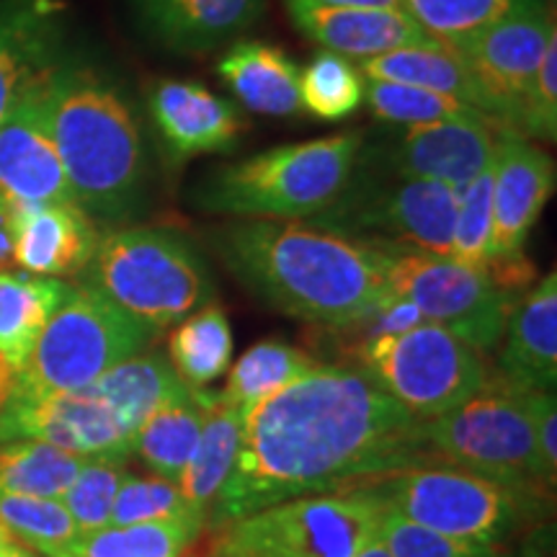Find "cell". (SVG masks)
Returning a JSON list of instances; mask_svg holds the SVG:
<instances>
[{
  "mask_svg": "<svg viewBox=\"0 0 557 557\" xmlns=\"http://www.w3.org/2000/svg\"><path fill=\"white\" fill-rule=\"evenodd\" d=\"M429 447L442 465L478 472L545 508L553 493L534 442L529 398L487 380L462 406L426 423Z\"/></svg>",
  "mask_w": 557,
  "mask_h": 557,
  "instance_id": "52a82bcc",
  "label": "cell"
},
{
  "mask_svg": "<svg viewBox=\"0 0 557 557\" xmlns=\"http://www.w3.org/2000/svg\"><path fill=\"white\" fill-rule=\"evenodd\" d=\"M498 380L521 393H555L557 382V274L549 271L521 297L506 325Z\"/></svg>",
  "mask_w": 557,
  "mask_h": 557,
  "instance_id": "7402d4cb",
  "label": "cell"
},
{
  "mask_svg": "<svg viewBox=\"0 0 557 557\" xmlns=\"http://www.w3.org/2000/svg\"><path fill=\"white\" fill-rule=\"evenodd\" d=\"M382 504L416 524L498 547L542 508L511 487L455 465H421L372 485Z\"/></svg>",
  "mask_w": 557,
  "mask_h": 557,
  "instance_id": "8fae6325",
  "label": "cell"
},
{
  "mask_svg": "<svg viewBox=\"0 0 557 557\" xmlns=\"http://www.w3.org/2000/svg\"><path fill=\"white\" fill-rule=\"evenodd\" d=\"M496 122H438L423 127H400L387 145L364 143L374 163L403 178H429L462 191L493 160Z\"/></svg>",
  "mask_w": 557,
  "mask_h": 557,
  "instance_id": "ac0fdd59",
  "label": "cell"
},
{
  "mask_svg": "<svg viewBox=\"0 0 557 557\" xmlns=\"http://www.w3.org/2000/svg\"><path fill=\"white\" fill-rule=\"evenodd\" d=\"M364 103L374 111L377 120L395 124V127H423V124L438 122H496L451 96L406 86V83L369 81Z\"/></svg>",
  "mask_w": 557,
  "mask_h": 557,
  "instance_id": "e575fe53",
  "label": "cell"
},
{
  "mask_svg": "<svg viewBox=\"0 0 557 557\" xmlns=\"http://www.w3.org/2000/svg\"><path fill=\"white\" fill-rule=\"evenodd\" d=\"M315 364L318 359H312L310 354L287 344V341H259V344L250 346L235 361L227 374V385L220 395L230 406L246 413L253 403L269 398L276 389L292 385V382L302 377L305 372H310Z\"/></svg>",
  "mask_w": 557,
  "mask_h": 557,
  "instance_id": "1f68e13d",
  "label": "cell"
},
{
  "mask_svg": "<svg viewBox=\"0 0 557 557\" xmlns=\"http://www.w3.org/2000/svg\"><path fill=\"white\" fill-rule=\"evenodd\" d=\"M361 148V132L271 148L205 173L189 201L199 212L235 220H310L346 189Z\"/></svg>",
  "mask_w": 557,
  "mask_h": 557,
  "instance_id": "277c9868",
  "label": "cell"
},
{
  "mask_svg": "<svg viewBox=\"0 0 557 557\" xmlns=\"http://www.w3.org/2000/svg\"><path fill=\"white\" fill-rule=\"evenodd\" d=\"M58 0L0 3V120L37 75L58 65Z\"/></svg>",
  "mask_w": 557,
  "mask_h": 557,
  "instance_id": "cb8c5ba5",
  "label": "cell"
},
{
  "mask_svg": "<svg viewBox=\"0 0 557 557\" xmlns=\"http://www.w3.org/2000/svg\"><path fill=\"white\" fill-rule=\"evenodd\" d=\"M0 557H37V553L26 545H21V542L13 540L11 534H5V537L0 540Z\"/></svg>",
  "mask_w": 557,
  "mask_h": 557,
  "instance_id": "7dc6e473",
  "label": "cell"
},
{
  "mask_svg": "<svg viewBox=\"0 0 557 557\" xmlns=\"http://www.w3.org/2000/svg\"><path fill=\"white\" fill-rule=\"evenodd\" d=\"M9 267H13L11 209L0 205V271H9Z\"/></svg>",
  "mask_w": 557,
  "mask_h": 557,
  "instance_id": "f6af8a7d",
  "label": "cell"
},
{
  "mask_svg": "<svg viewBox=\"0 0 557 557\" xmlns=\"http://www.w3.org/2000/svg\"><path fill=\"white\" fill-rule=\"evenodd\" d=\"M209 246L248 292L302 323L361 329L393 297L389 253L284 220H233Z\"/></svg>",
  "mask_w": 557,
  "mask_h": 557,
  "instance_id": "7a4b0ae2",
  "label": "cell"
},
{
  "mask_svg": "<svg viewBox=\"0 0 557 557\" xmlns=\"http://www.w3.org/2000/svg\"><path fill=\"white\" fill-rule=\"evenodd\" d=\"M284 5L305 37L341 58L364 62L406 47H438L403 9H357L320 0H284Z\"/></svg>",
  "mask_w": 557,
  "mask_h": 557,
  "instance_id": "d6986e66",
  "label": "cell"
},
{
  "mask_svg": "<svg viewBox=\"0 0 557 557\" xmlns=\"http://www.w3.org/2000/svg\"><path fill=\"white\" fill-rule=\"evenodd\" d=\"M367 78L348 58L320 50L312 54L299 78L302 109L320 122H341L357 114L364 103Z\"/></svg>",
  "mask_w": 557,
  "mask_h": 557,
  "instance_id": "d590c367",
  "label": "cell"
},
{
  "mask_svg": "<svg viewBox=\"0 0 557 557\" xmlns=\"http://www.w3.org/2000/svg\"><path fill=\"white\" fill-rule=\"evenodd\" d=\"M421 465H438L426 423L359 367L318 361L243 413L238 457L207 527L220 532L282 500L372 487Z\"/></svg>",
  "mask_w": 557,
  "mask_h": 557,
  "instance_id": "6da1fadb",
  "label": "cell"
},
{
  "mask_svg": "<svg viewBox=\"0 0 557 557\" xmlns=\"http://www.w3.org/2000/svg\"><path fill=\"white\" fill-rule=\"evenodd\" d=\"M45 442L86 459L129 462L135 436L94 387L41 398H11L0 408V444Z\"/></svg>",
  "mask_w": 557,
  "mask_h": 557,
  "instance_id": "5bb4252c",
  "label": "cell"
},
{
  "mask_svg": "<svg viewBox=\"0 0 557 557\" xmlns=\"http://www.w3.org/2000/svg\"><path fill=\"white\" fill-rule=\"evenodd\" d=\"M148 114L171 165L233 152L248 129L240 107L191 81L163 78L148 88Z\"/></svg>",
  "mask_w": 557,
  "mask_h": 557,
  "instance_id": "e0dca14e",
  "label": "cell"
},
{
  "mask_svg": "<svg viewBox=\"0 0 557 557\" xmlns=\"http://www.w3.org/2000/svg\"><path fill=\"white\" fill-rule=\"evenodd\" d=\"M380 542L393 557H506L498 547L478 545L434 532L385 506L380 524Z\"/></svg>",
  "mask_w": 557,
  "mask_h": 557,
  "instance_id": "60d3db41",
  "label": "cell"
},
{
  "mask_svg": "<svg viewBox=\"0 0 557 557\" xmlns=\"http://www.w3.org/2000/svg\"><path fill=\"white\" fill-rule=\"evenodd\" d=\"M218 75L243 109L263 116H295L302 111V67L278 45L261 39L235 41L218 62Z\"/></svg>",
  "mask_w": 557,
  "mask_h": 557,
  "instance_id": "d4e9b609",
  "label": "cell"
},
{
  "mask_svg": "<svg viewBox=\"0 0 557 557\" xmlns=\"http://www.w3.org/2000/svg\"><path fill=\"white\" fill-rule=\"evenodd\" d=\"M0 527L41 557H60L81 532L62 500L0 493Z\"/></svg>",
  "mask_w": 557,
  "mask_h": 557,
  "instance_id": "8d00e7d4",
  "label": "cell"
},
{
  "mask_svg": "<svg viewBox=\"0 0 557 557\" xmlns=\"http://www.w3.org/2000/svg\"><path fill=\"white\" fill-rule=\"evenodd\" d=\"M13 267L32 276H78L99 246V230L78 205L11 209Z\"/></svg>",
  "mask_w": 557,
  "mask_h": 557,
  "instance_id": "ffe728a7",
  "label": "cell"
},
{
  "mask_svg": "<svg viewBox=\"0 0 557 557\" xmlns=\"http://www.w3.org/2000/svg\"><path fill=\"white\" fill-rule=\"evenodd\" d=\"M521 137L555 143L557 137V34L547 41V50L529 90Z\"/></svg>",
  "mask_w": 557,
  "mask_h": 557,
  "instance_id": "b9f144b4",
  "label": "cell"
},
{
  "mask_svg": "<svg viewBox=\"0 0 557 557\" xmlns=\"http://www.w3.org/2000/svg\"><path fill=\"white\" fill-rule=\"evenodd\" d=\"M493 235V160L459 191L451 253L465 267L485 269L491 261Z\"/></svg>",
  "mask_w": 557,
  "mask_h": 557,
  "instance_id": "74e56055",
  "label": "cell"
},
{
  "mask_svg": "<svg viewBox=\"0 0 557 557\" xmlns=\"http://www.w3.org/2000/svg\"><path fill=\"white\" fill-rule=\"evenodd\" d=\"M47 107L75 205L111 225L135 220L148 199V152L124 88L88 62H58Z\"/></svg>",
  "mask_w": 557,
  "mask_h": 557,
  "instance_id": "3957f363",
  "label": "cell"
},
{
  "mask_svg": "<svg viewBox=\"0 0 557 557\" xmlns=\"http://www.w3.org/2000/svg\"><path fill=\"white\" fill-rule=\"evenodd\" d=\"M459 189L442 181L403 178L361 148L357 171L329 209L308 225L380 253L449 256Z\"/></svg>",
  "mask_w": 557,
  "mask_h": 557,
  "instance_id": "8992f818",
  "label": "cell"
},
{
  "mask_svg": "<svg viewBox=\"0 0 557 557\" xmlns=\"http://www.w3.org/2000/svg\"><path fill=\"white\" fill-rule=\"evenodd\" d=\"M359 70L367 81H389L426 88L434 94L451 96V99L485 114V99L480 94L478 81L472 78L468 65L444 45L406 47V50L380 54V58L361 62Z\"/></svg>",
  "mask_w": 557,
  "mask_h": 557,
  "instance_id": "83f0119b",
  "label": "cell"
},
{
  "mask_svg": "<svg viewBox=\"0 0 557 557\" xmlns=\"http://www.w3.org/2000/svg\"><path fill=\"white\" fill-rule=\"evenodd\" d=\"M184 385L173 372L171 361L160 351H139L120 361L94 382L96 393L122 418L132 436L148 421L152 410Z\"/></svg>",
  "mask_w": 557,
  "mask_h": 557,
  "instance_id": "f1b7e54d",
  "label": "cell"
},
{
  "mask_svg": "<svg viewBox=\"0 0 557 557\" xmlns=\"http://www.w3.org/2000/svg\"><path fill=\"white\" fill-rule=\"evenodd\" d=\"M197 395L201 410H205V421H201L197 449H194L184 475L178 478V491L186 498V504L207 521L209 508H212L222 485L227 483L235 457H238L243 413L212 389H197Z\"/></svg>",
  "mask_w": 557,
  "mask_h": 557,
  "instance_id": "484cf974",
  "label": "cell"
},
{
  "mask_svg": "<svg viewBox=\"0 0 557 557\" xmlns=\"http://www.w3.org/2000/svg\"><path fill=\"white\" fill-rule=\"evenodd\" d=\"M545 0H400V9L438 45H465L508 16L532 11Z\"/></svg>",
  "mask_w": 557,
  "mask_h": 557,
  "instance_id": "d6a6232c",
  "label": "cell"
},
{
  "mask_svg": "<svg viewBox=\"0 0 557 557\" xmlns=\"http://www.w3.org/2000/svg\"><path fill=\"white\" fill-rule=\"evenodd\" d=\"M382 513L374 487L289 498L220 529L212 557H354L380 537Z\"/></svg>",
  "mask_w": 557,
  "mask_h": 557,
  "instance_id": "ba28073f",
  "label": "cell"
},
{
  "mask_svg": "<svg viewBox=\"0 0 557 557\" xmlns=\"http://www.w3.org/2000/svg\"><path fill=\"white\" fill-rule=\"evenodd\" d=\"M233 348V329L225 310L209 302L171 331L169 361L186 387L205 389L227 372Z\"/></svg>",
  "mask_w": 557,
  "mask_h": 557,
  "instance_id": "f546056e",
  "label": "cell"
},
{
  "mask_svg": "<svg viewBox=\"0 0 557 557\" xmlns=\"http://www.w3.org/2000/svg\"><path fill=\"white\" fill-rule=\"evenodd\" d=\"M34 78L0 120V205H75L52 137L47 78Z\"/></svg>",
  "mask_w": 557,
  "mask_h": 557,
  "instance_id": "9a60e30c",
  "label": "cell"
},
{
  "mask_svg": "<svg viewBox=\"0 0 557 557\" xmlns=\"http://www.w3.org/2000/svg\"><path fill=\"white\" fill-rule=\"evenodd\" d=\"M387 287L421 312L426 323L449 331L475 348L493 351L504 338L508 318L521 302L506 292L487 269L465 267L449 256H389Z\"/></svg>",
  "mask_w": 557,
  "mask_h": 557,
  "instance_id": "7c38bea8",
  "label": "cell"
},
{
  "mask_svg": "<svg viewBox=\"0 0 557 557\" xmlns=\"http://www.w3.org/2000/svg\"><path fill=\"white\" fill-rule=\"evenodd\" d=\"M127 478V465L111 462V459H88L62 496V506L67 508L75 527L83 534L99 532L111 527V508L122 480Z\"/></svg>",
  "mask_w": 557,
  "mask_h": 557,
  "instance_id": "ab89813d",
  "label": "cell"
},
{
  "mask_svg": "<svg viewBox=\"0 0 557 557\" xmlns=\"http://www.w3.org/2000/svg\"><path fill=\"white\" fill-rule=\"evenodd\" d=\"M86 457L45 442L0 444V493L5 496L62 498L86 465Z\"/></svg>",
  "mask_w": 557,
  "mask_h": 557,
  "instance_id": "4dcf8cb0",
  "label": "cell"
},
{
  "mask_svg": "<svg viewBox=\"0 0 557 557\" xmlns=\"http://www.w3.org/2000/svg\"><path fill=\"white\" fill-rule=\"evenodd\" d=\"M529 413H532L534 442L542 470L549 483L557 480V398L555 393H527Z\"/></svg>",
  "mask_w": 557,
  "mask_h": 557,
  "instance_id": "7bdbcfd3",
  "label": "cell"
},
{
  "mask_svg": "<svg viewBox=\"0 0 557 557\" xmlns=\"http://www.w3.org/2000/svg\"><path fill=\"white\" fill-rule=\"evenodd\" d=\"M152 338L99 292L75 284L41 331L11 398H41L94 385L120 361L148 351Z\"/></svg>",
  "mask_w": 557,
  "mask_h": 557,
  "instance_id": "9c48e42d",
  "label": "cell"
},
{
  "mask_svg": "<svg viewBox=\"0 0 557 557\" xmlns=\"http://www.w3.org/2000/svg\"><path fill=\"white\" fill-rule=\"evenodd\" d=\"M201 421H205V410H201L197 389L181 385L139 426L132 455L143 459L152 475L178 483L197 449Z\"/></svg>",
  "mask_w": 557,
  "mask_h": 557,
  "instance_id": "4316f807",
  "label": "cell"
},
{
  "mask_svg": "<svg viewBox=\"0 0 557 557\" xmlns=\"http://www.w3.org/2000/svg\"><path fill=\"white\" fill-rule=\"evenodd\" d=\"M506 557H557L555 553V524L553 521H545L537 529L529 532V537L521 542L517 555H506Z\"/></svg>",
  "mask_w": 557,
  "mask_h": 557,
  "instance_id": "ee69618b",
  "label": "cell"
},
{
  "mask_svg": "<svg viewBox=\"0 0 557 557\" xmlns=\"http://www.w3.org/2000/svg\"><path fill=\"white\" fill-rule=\"evenodd\" d=\"M189 519L205 521V517L194 511V508L186 504V498L181 496L178 483L160 475L137 478L127 472V478H124L120 485V493H116L114 508H111V527Z\"/></svg>",
  "mask_w": 557,
  "mask_h": 557,
  "instance_id": "f35d334b",
  "label": "cell"
},
{
  "mask_svg": "<svg viewBox=\"0 0 557 557\" xmlns=\"http://www.w3.org/2000/svg\"><path fill=\"white\" fill-rule=\"evenodd\" d=\"M75 278L156 338L214 299L205 253L165 227L124 225L99 235V246Z\"/></svg>",
  "mask_w": 557,
  "mask_h": 557,
  "instance_id": "5b68a950",
  "label": "cell"
},
{
  "mask_svg": "<svg viewBox=\"0 0 557 557\" xmlns=\"http://www.w3.org/2000/svg\"><path fill=\"white\" fill-rule=\"evenodd\" d=\"M553 191V158L532 139L500 129L493 150V235L487 267L524 259L529 233Z\"/></svg>",
  "mask_w": 557,
  "mask_h": 557,
  "instance_id": "2e32d148",
  "label": "cell"
},
{
  "mask_svg": "<svg viewBox=\"0 0 557 557\" xmlns=\"http://www.w3.org/2000/svg\"><path fill=\"white\" fill-rule=\"evenodd\" d=\"M132 5L156 45L184 54L218 50L267 11V0H132Z\"/></svg>",
  "mask_w": 557,
  "mask_h": 557,
  "instance_id": "44dd1931",
  "label": "cell"
},
{
  "mask_svg": "<svg viewBox=\"0 0 557 557\" xmlns=\"http://www.w3.org/2000/svg\"><path fill=\"white\" fill-rule=\"evenodd\" d=\"M205 527L199 519L107 527L83 534L60 557H181Z\"/></svg>",
  "mask_w": 557,
  "mask_h": 557,
  "instance_id": "836d02e7",
  "label": "cell"
},
{
  "mask_svg": "<svg viewBox=\"0 0 557 557\" xmlns=\"http://www.w3.org/2000/svg\"><path fill=\"white\" fill-rule=\"evenodd\" d=\"M354 357L382 393L423 423L468 403L487 382L475 348L434 323L364 336L354 346Z\"/></svg>",
  "mask_w": 557,
  "mask_h": 557,
  "instance_id": "30bf717a",
  "label": "cell"
},
{
  "mask_svg": "<svg viewBox=\"0 0 557 557\" xmlns=\"http://www.w3.org/2000/svg\"><path fill=\"white\" fill-rule=\"evenodd\" d=\"M354 557H393V555L387 553V547L382 545L380 537H377L374 542H369V545H367L364 549H361V553L354 555Z\"/></svg>",
  "mask_w": 557,
  "mask_h": 557,
  "instance_id": "c3c4849f",
  "label": "cell"
},
{
  "mask_svg": "<svg viewBox=\"0 0 557 557\" xmlns=\"http://www.w3.org/2000/svg\"><path fill=\"white\" fill-rule=\"evenodd\" d=\"M70 289L73 284L62 278L0 271V408L11 398L41 331Z\"/></svg>",
  "mask_w": 557,
  "mask_h": 557,
  "instance_id": "603a6c76",
  "label": "cell"
},
{
  "mask_svg": "<svg viewBox=\"0 0 557 557\" xmlns=\"http://www.w3.org/2000/svg\"><path fill=\"white\" fill-rule=\"evenodd\" d=\"M329 5H357V9H400V0H320Z\"/></svg>",
  "mask_w": 557,
  "mask_h": 557,
  "instance_id": "bcb514c9",
  "label": "cell"
},
{
  "mask_svg": "<svg viewBox=\"0 0 557 557\" xmlns=\"http://www.w3.org/2000/svg\"><path fill=\"white\" fill-rule=\"evenodd\" d=\"M555 34L553 11L542 3L537 9L504 18L451 50L478 81L485 99V114L500 127L521 135L529 90L547 41Z\"/></svg>",
  "mask_w": 557,
  "mask_h": 557,
  "instance_id": "4fadbf2b",
  "label": "cell"
}]
</instances>
